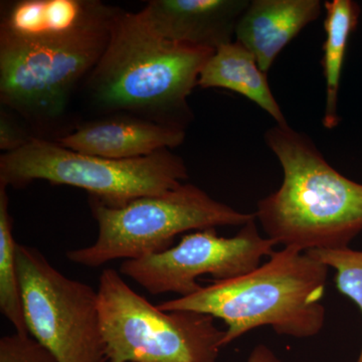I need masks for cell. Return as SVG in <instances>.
I'll return each mask as SVG.
<instances>
[{
    "label": "cell",
    "mask_w": 362,
    "mask_h": 362,
    "mask_svg": "<svg viewBox=\"0 0 362 362\" xmlns=\"http://www.w3.org/2000/svg\"><path fill=\"white\" fill-rule=\"evenodd\" d=\"M328 271L308 252L283 247L249 273L214 281L194 294L157 306L166 312L192 311L221 319L226 325L223 346L264 326L284 337H314L325 323L322 299Z\"/></svg>",
    "instance_id": "obj_3"
},
{
    "label": "cell",
    "mask_w": 362,
    "mask_h": 362,
    "mask_svg": "<svg viewBox=\"0 0 362 362\" xmlns=\"http://www.w3.org/2000/svg\"><path fill=\"white\" fill-rule=\"evenodd\" d=\"M214 52L163 39L139 11L118 9L80 95L94 117L127 114L185 130L192 118L188 97Z\"/></svg>",
    "instance_id": "obj_1"
},
{
    "label": "cell",
    "mask_w": 362,
    "mask_h": 362,
    "mask_svg": "<svg viewBox=\"0 0 362 362\" xmlns=\"http://www.w3.org/2000/svg\"><path fill=\"white\" fill-rule=\"evenodd\" d=\"M16 262L28 333L58 362H107L98 291L35 247L18 244Z\"/></svg>",
    "instance_id": "obj_8"
},
{
    "label": "cell",
    "mask_w": 362,
    "mask_h": 362,
    "mask_svg": "<svg viewBox=\"0 0 362 362\" xmlns=\"http://www.w3.org/2000/svg\"><path fill=\"white\" fill-rule=\"evenodd\" d=\"M112 21L69 39L0 40L1 106L37 138L56 141L71 132L73 102L106 49Z\"/></svg>",
    "instance_id": "obj_4"
},
{
    "label": "cell",
    "mask_w": 362,
    "mask_h": 362,
    "mask_svg": "<svg viewBox=\"0 0 362 362\" xmlns=\"http://www.w3.org/2000/svg\"><path fill=\"white\" fill-rule=\"evenodd\" d=\"M326 11L324 21L325 42L321 61L326 82V103L323 126L333 129L339 123L337 114L338 90L345 52L351 33L358 25L361 7L352 0H332L323 4Z\"/></svg>",
    "instance_id": "obj_15"
},
{
    "label": "cell",
    "mask_w": 362,
    "mask_h": 362,
    "mask_svg": "<svg viewBox=\"0 0 362 362\" xmlns=\"http://www.w3.org/2000/svg\"><path fill=\"white\" fill-rule=\"evenodd\" d=\"M247 0H152L139 13L163 39L216 51L232 42Z\"/></svg>",
    "instance_id": "obj_12"
},
{
    "label": "cell",
    "mask_w": 362,
    "mask_h": 362,
    "mask_svg": "<svg viewBox=\"0 0 362 362\" xmlns=\"http://www.w3.org/2000/svg\"><path fill=\"white\" fill-rule=\"evenodd\" d=\"M0 362H58L49 349L28 333L16 332L0 339Z\"/></svg>",
    "instance_id": "obj_18"
},
{
    "label": "cell",
    "mask_w": 362,
    "mask_h": 362,
    "mask_svg": "<svg viewBox=\"0 0 362 362\" xmlns=\"http://www.w3.org/2000/svg\"><path fill=\"white\" fill-rule=\"evenodd\" d=\"M89 204L99 230L96 242L66 252L71 262L86 267L143 258L173 247L175 237L188 230L243 226L256 218L255 214L240 213L216 201L192 183L124 206H108L92 197Z\"/></svg>",
    "instance_id": "obj_5"
},
{
    "label": "cell",
    "mask_w": 362,
    "mask_h": 362,
    "mask_svg": "<svg viewBox=\"0 0 362 362\" xmlns=\"http://www.w3.org/2000/svg\"><path fill=\"white\" fill-rule=\"evenodd\" d=\"M185 138V130L180 128L127 114H112L81 121L56 141L80 153L125 160L180 146Z\"/></svg>",
    "instance_id": "obj_10"
},
{
    "label": "cell",
    "mask_w": 362,
    "mask_h": 362,
    "mask_svg": "<svg viewBox=\"0 0 362 362\" xmlns=\"http://www.w3.org/2000/svg\"><path fill=\"white\" fill-rule=\"evenodd\" d=\"M265 139L284 171L282 185L255 214L267 238L302 252L349 247L362 232V185L335 170L288 124L272 127Z\"/></svg>",
    "instance_id": "obj_2"
},
{
    "label": "cell",
    "mask_w": 362,
    "mask_h": 362,
    "mask_svg": "<svg viewBox=\"0 0 362 362\" xmlns=\"http://www.w3.org/2000/svg\"><path fill=\"white\" fill-rule=\"evenodd\" d=\"M185 161L170 149L135 159L104 158L33 138L25 146L0 157V185L21 188L35 180L81 188L106 206L120 207L182 185Z\"/></svg>",
    "instance_id": "obj_6"
},
{
    "label": "cell",
    "mask_w": 362,
    "mask_h": 362,
    "mask_svg": "<svg viewBox=\"0 0 362 362\" xmlns=\"http://www.w3.org/2000/svg\"><path fill=\"white\" fill-rule=\"evenodd\" d=\"M313 257L328 268L337 272V289L359 307L362 313V252L345 247L340 250L309 251ZM356 362H362V347Z\"/></svg>",
    "instance_id": "obj_17"
},
{
    "label": "cell",
    "mask_w": 362,
    "mask_h": 362,
    "mask_svg": "<svg viewBox=\"0 0 362 362\" xmlns=\"http://www.w3.org/2000/svg\"><path fill=\"white\" fill-rule=\"evenodd\" d=\"M247 362H281L273 350L265 344H259L252 349Z\"/></svg>",
    "instance_id": "obj_20"
},
{
    "label": "cell",
    "mask_w": 362,
    "mask_h": 362,
    "mask_svg": "<svg viewBox=\"0 0 362 362\" xmlns=\"http://www.w3.org/2000/svg\"><path fill=\"white\" fill-rule=\"evenodd\" d=\"M320 0H254L242 14L235 35L268 73L283 49L322 13Z\"/></svg>",
    "instance_id": "obj_13"
},
{
    "label": "cell",
    "mask_w": 362,
    "mask_h": 362,
    "mask_svg": "<svg viewBox=\"0 0 362 362\" xmlns=\"http://www.w3.org/2000/svg\"><path fill=\"white\" fill-rule=\"evenodd\" d=\"M118 8L95 0H18L1 6L0 40L69 39L110 23Z\"/></svg>",
    "instance_id": "obj_11"
},
{
    "label": "cell",
    "mask_w": 362,
    "mask_h": 362,
    "mask_svg": "<svg viewBox=\"0 0 362 362\" xmlns=\"http://www.w3.org/2000/svg\"><path fill=\"white\" fill-rule=\"evenodd\" d=\"M199 86L233 90L258 105L278 125L288 124L272 93L267 74L259 69L254 54L237 40L214 51L202 70Z\"/></svg>",
    "instance_id": "obj_14"
},
{
    "label": "cell",
    "mask_w": 362,
    "mask_h": 362,
    "mask_svg": "<svg viewBox=\"0 0 362 362\" xmlns=\"http://www.w3.org/2000/svg\"><path fill=\"white\" fill-rule=\"evenodd\" d=\"M35 137L28 125L8 109H0V149L4 153L16 151Z\"/></svg>",
    "instance_id": "obj_19"
},
{
    "label": "cell",
    "mask_w": 362,
    "mask_h": 362,
    "mask_svg": "<svg viewBox=\"0 0 362 362\" xmlns=\"http://www.w3.org/2000/svg\"><path fill=\"white\" fill-rule=\"evenodd\" d=\"M16 246L13 220L8 213L6 187L0 185V309L16 332L28 333L16 262Z\"/></svg>",
    "instance_id": "obj_16"
},
{
    "label": "cell",
    "mask_w": 362,
    "mask_h": 362,
    "mask_svg": "<svg viewBox=\"0 0 362 362\" xmlns=\"http://www.w3.org/2000/svg\"><path fill=\"white\" fill-rule=\"evenodd\" d=\"M107 362H216L226 330L214 317L161 310L135 292L114 269L99 279Z\"/></svg>",
    "instance_id": "obj_7"
},
{
    "label": "cell",
    "mask_w": 362,
    "mask_h": 362,
    "mask_svg": "<svg viewBox=\"0 0 362 362\" xmlns=\"http://www.w3.org/2000/svg\"><path fill=\"white\" fill-rule=\"evenodd\" d=\"M276 245L262 237L255 218L230 238L220 237L214 228L188 233L165 251L125 259L120 273L150 294L175 293L185 297L201 289L197 280L202 276L230 280L258 268L264 257L273 254Z\"/></svg>",
    "instance_id": "obj_9"
}]
</instances>
